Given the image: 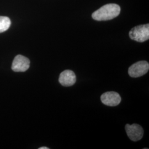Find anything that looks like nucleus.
<instances>
[{"instance_id": "39448f33", "label": "nucleus", "mask_w": 149, "mask_h": 149, "mask_svg": "<svg viewBox=\"0 0 149 149\" xmlns=\"http://www.w3.org/2000/svg\"><path fill=\"white\" fill-rule=\"evenodd\" d=\"M30 61L26 57L21 55H17L12 65V69L15 72H24L29 69Z\"/></svg>"}, {"instance_id": "423d86ee", "label": "nucleus", "mask_w": 149, "mask_h": 149, "mask_svg": "<svg viewBox=\"0 0 149 149\" xmlns=\"http://www.w3.org/2000/svg\"><path fill=\"white\" fill-rule=\"evenodd\" d=\"M101 100L104 104L111 107L117 106L122 100L119 94L113 91L107 92L102 94Z\"/></svg>"}, {"instance_id": "0eeeda50", "label": "nucleus", "mask_w": 149, "mask_h": 149, "mask_svg": "<svg viewBox=\"0 0 149 149\" xmlns=\"http://www.w3.org/2000/svg\"><path fill=\"white\" fill-rule=\"evenodd\" d=\"M59 81L61 85L65 87L74 85L76 81V74L71 70H65L60 74Z\"/></svg>"}, {"instance_id": "f03ea898", "label": "nucleus", "mask_w": 149, "mask_h": 149, "mask_svg": "<svg viewBox=\"0 0 149 149\" xmlns=\"http://www.w3.org/2000/svg\"><path fill=\"white\" fill-rule=\"evenodd\" d=\"M129 35L130 39L138 42H144L149 40V24L134 27L129 32Z\"/></svg>"}, {"instance_id": "f257e3e1", "label": "nucleus", "mask_w": 149, "mask_h": 149, "mask_svg": "<svg viewBox=\"0 0 149 149\" xmlns=\"http://www.w3.org/2000/svg\"><path fill=\"white\" fill-rule=\"evenodd\" d=\"M120 12L119 6L114 3L107 4L92 13L93 19L98 21L112 19L117 17Z\"/></svg>"}, {"instance_id": "20e7f679", "label": "nucleus", "mask_w": 149, "mask_h": 149, "mask_svg": "<svg viewBox=\"0 0 149 149\" xmlns=\"http://www.w3.org/2000/svg\"><path fill=\"white\" fill-rule=\"evenodd\" d=\"M125 128L128 136L131 140L138 141L143 138L144 130L140 125L137 124H133L132 125L127 124Z\"/></svg>"}, {"instance_id": "1a4fd4ad", "label": "nucleus", "mask_w": 149, "mask_h": 149, "mask_svg": "<svg viewBox=\"0 0 149 149\" xmlns=\"http://www.w3.org/2000/svg\"><path fill=\"white\" fill-rule=\"evenodd\" d=\"M49 148H47V147H45V146H43V147H41V148H39V149H49Z\"/></svg>"}, {"instance_id": "6e6552de", "label": "nucleus", "mask_w": 149, "mask_h": 149, "mask_svg": "<svg viewBox=\"0 0 149 149\" xmlns=\"http://www.w3.org/2000/svg\"><path fill=\"white\" fill-rule=\"evenodd\" d=\"M11 26V21L7 17L0 16V33L5 32Z\"/></svg>"}, {"instance_id": "7ed1b4c3", "label": "nucleus", "mask_w": 149, "mask_h": 149, "mask_svg": "<svg viewBox=\"0 0 149 149\" xmlns=\"http://www.w3.org/2000/svg\"><path fill=\"white\" fill-rule=\"evenodd\" d=\"M149 69V63L146 61H140L132 65L129 68L128 74L132 77H139L146 74Z\"/></svg>"}]
</instances>
